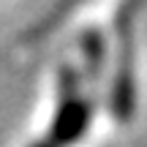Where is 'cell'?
<instances>
[{
    "label": "cell",
    "mask_w": 147,
    "mask_h": 147,
    "mask_svg": "<svg viewBox=\"0 0 147 147\" xmlns=\"http://www.w3.org/2000/svg\"><path fill=\"white\" fill-rule=\"evenodd\" d=\"M74 84H76V74L65 65L60 71L63 101H60L57 112H55V120H52V128H49V142L57 147L79 142L90 125V104L74 90Z\"/></svg>",
    "instance_id": "obj_1"
},
{
    "label": "cell",
    "mask_w": 147,
    "mask_h": 147,
    "mask_svg": "<svg viewBox=\"0 0 147 147\" xmlns=\"http://www.w3.org/2000/svg\"><path fill=\"white\" fill-rule=\"evenodd\" d=\"M104 38L98 36L95 30H90V33H84L82 36V52H84V57H87V63L93 65V68H98L101 63H104Z\"/></svg>",
    "instance_id": "obj_2"
},
{
    "label": "cell",
    "mask_w": 147,
    "mask_h": 147,
    "mask_svg": "<svg viewBox=\"0 0 147 147\" xmlns=\"http://www.w3.org/2000/svg\"><path fill=\"white\" fill-rule=\"evenodd\" d=\"M33 147H57V144H52V142H49V139H44V142H36Z\"/></svg>",
    "instance_id": "obj_3"
}]
</instances>
